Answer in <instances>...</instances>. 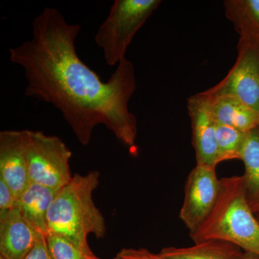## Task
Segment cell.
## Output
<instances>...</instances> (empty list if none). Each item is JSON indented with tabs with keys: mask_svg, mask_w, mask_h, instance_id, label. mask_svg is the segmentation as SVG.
Listing matches in <instances>:
<instances>
[{
	"mask_svg": "<svg viewBox=\"0 0 259 259\" xmlns=\"http://www.w3.org/2000/svg\"><path fill=\"white\" fill-rule=\"evenodd\" d=\"M81 28L45 8L32 21L31 38L10 49V62L24 70L25 96L59 110L80 144H90L94 128L103 125L136 153L137 120L128 108L136 90L134 65L124 59L103 82L76 54Z\"/></svg>",
	"mask_w": 259,
	"mask_h": 259,
	"instance_id": "1",
	"label": "cell"
},
{
	"mask_svg": "<svg viewBox=\"0 0 259 259\" xmlns=\"http://www.w3.org/2000/svg\"><path fill=\"white\" fill-rule=\"evenodd\" d=\"M209 97H234L259 112V47L239 40L236 63L224 79L204 91Z\"/></svg>",
	"mask_w": 259,
	"mask_h": 259,
	"instance_id": "6",
	"label": "cell"
},
{
	"mask_svg": "<svg viewBox=\"0 0 259 259\" xmlns=\"http://www.w3.org/2000/svg\"><path fill=\"white\" fill-rule=\"evenodd\" d=\"M255 216H256L257 218H258V220L259 221V211L258 212L255 213Z\"/></svg>",
	"mask_w": 259,
	"mask_h": 259,
	"instance_id": "23",
	"label": "cell"
},
{
	"mask_svg": "<svg viewBox=\"0 0 259 259\" xmlns=\"http://www.w3.org/2000/svg\"><path fill=\"white\" fill-rule=\"evenodd\" d=\"M221 186L216 166L197 164L189 174L180 218L190 231V234L201 226L212 211L217 202Z\"/></svg>",
	"mask_w": 259,
	"mask_h": 259,
	"instance_id": "7",
	"label": "cell"
},
{
	"mask_svg": "<svg viewBox=\"0 0 259 259\" xmlns=\"http://www.w3.org/2000/svg\"><path fill=\"white\" fill-rule=\"evenodd\" d=\"M17 208L0 212V255L25 259L41 236Z\"/></svg>",
	"mask_w": 259,
	"mask_h": 259,
	"instance_id": "10",
	"label": "cell"
},
{
	"mask_svg": "<svg viewBox=\"0 0 259 259\" xmlns=\"http://www.w3.org/2000/svg\"><path fill=\"white\" fill-rule=\"evenodd\" d=\"M86 258L87 259H102L98 258V257H97V255L94 254V253H93V254L91 255H86Z\"/></svg>",
	"mask_w": 259,
	"mask_h": 259,
	"instance_id": "22",
	"label": "cell"
},
{
	"mask_svg": "<svg viewBox=\"0 0 259 259\" xmlns=\"http://www.w3.org/2000/svg\"><path fill=\"white\" fill-rule=\"evenodd\" d=\"M209 97L212 99V112L216 123L229 126L243 133L258 127L259 112L240 100L228 96Z\"/></svg>",
	"mask_w": 259,
	"mask_h": 259,
	"instance_id": "12",
	"label": "cell"
},
{
	"mask_svg": "<svg viewBox=\"0 0 259 259\" xmlns=\"http://www.w3.org/2000/svg\"><path fill=\"white\" fill-rule=\"evenodd\" d=\"M59 191L30 182L17 199L16 208L40 234L47 236L48 214L53 201Z\"/></svg>",
	"mask_w": 259,
	"mask_h": 259,
	"instance_id": "11",
	"label": "cell"
},
{
	"mask_svg": "<svg viewBox=\"0 0 259 259\" xmlns=\"http://www.w3.org/2000/svg\"><path fill=\"white\" fill-rule=\"evenodd\" d=\"M100 176L97 170L85 175H74L57 192L48 214V235L68 238L88 255L93 253L88 244L89 235L97 238L106 235L105 218L93 198Z\"/></svg>",
	"mask_w": 259,
	"mask_h": 259,
	"instance_id": "2",
	"label": "cell"
},
{
	"mask_svg": "<svg viewBox=\"0 0 259 259\" xmlns=\"http://www.w3.org/2000/svg\"><path fill=\"white\" fill-rule=\"evenodd\" d=\"M28 144V130L0 133V178L9 186L17 199L30 184Z\"/></svg>",
	"mask_w": 259,
	"mask_h": 259,
	"instance_id": "9",
	"label": "cell"
},
{
	"mask_svg": "<svg viewBox=\"0 0 259 259\" xmlns=\"http://www.w3.org/2000/svg\"><path fill=\"white\" fill-rule=\"evenodd\" d=\"M161 3L160 0L114 2L95 38L109 66H115L125 59L126 51L135 35Z\"/></svg>",
	"mask_w": 259,
	"mask_h": 259,
	"instance_id": "4",
	"label": "cell"
},
{
	"mask_svg": "<svg viewBox=\"0 0 259 259\" xmlns=\"http://www.w3.org/2000/svg\"><path fill=\"white\" fill-rule=\"evenodd\" d=\"M71 156L60 138L28 130L27 158L32 183L60 190L73 177L69 166Z\"/></svg>",
	"mask_w": 259,
	"mask_h": 259,
	"instance_id": "5",
	"label": "cell"
},
{
	"mask_svg": "<svg viewBox=\"0 0 259 259\" xmlns=\"http://www.w3.org/2000/svg\"><path fill=\"white\" fill-rule=\"evenodd\" d=\"M0 259H5V258H3V257L2 256V255H0Z\"/></svg>",
	"mask_w": 259,
	"mask_h": 259,
	"instance_id": "24",
	"label": "cell"
},
{
	"mask_svg": "<svg viewBox=\"0 0 259 259\" xmlns=\"http://www.w3.org/2000/svg\"><path fill=\"white\" fill-rule=\"evenodd\" d=\"M25 259H53L48 248L47 236L41 235Z\"/></svg>",
	"mask_w": 259,
	"mask_h": 259,
	"instance_id": "20",
	"label": "cell"
},
{
	"mask_svg": "<svg viewBox=\"0 0 259 259\" xmlns=\"http://www.w3.org/2000/svg\"><path fill=\"white\" fill-rule=\"evenodd\" d=\"M223 5L239 40L259 47V0H226Z\"/></svg>",
	"mask_w": 259,
	"mask_h": 259,
	"instance_id": "13",
	"label": "cell"
},
{
	"mask_svg": "<svg viewBox=\"0 0 259 259\" xmlns=\"http://www.w3.org/2000/svg\"><path fill=\"white\" fill-rule=\"evenodd\" d=\"M240 259H259V255L251 252H243Z\"/></svg>",
	"mask_w": 259,
	"mask_h": 259,
	"instance_id": "21",
	"label": "cell"
},
{
	"mask_svg": "<svg viewBox=\"0 0 259 259\" xmlns=\"http://www.w3.org/2000/svg\"><path fill=\"white\" fill-rule=\"evenodd\" d=\"M245 136L246 133L242 132L229 126L217 124L216 139L218 164L228 160H240Z\"/></svg>",
	"mask_w": 259,
	"mask_h": 259,
	"instance_id": "16",
	"label": "cell"
},
{
	"mask_svg": "<svg viewBox=\"0 0 259 259\" xmlns=\"http://www.w3.org/2000/svg\"><path fill=\"white\" fill-rule=\"evenodd\" d=\"M17 199L13 191L3 179L0 178V212L16 208Z\"/></svg>",
	"mask_w": 259,
	"mask_h": 259,
	"instance_id": "19",
	"label": "cell"
},
{
	"mask_svg": "<svg viewBox=\"0 0 259 259\" xmlns=\"http://www.w3.org/2000/svg\"><path fill=\"white\" fill-rule=\"evenodd\" d=\"M221 182L217 202L191 238L194 243L226 241L259 255V221L245 195L243 176L224 177Z\"/></svg>",
	"mask_w": 259,
	"mask_h": 259,
	"instance_id": "3",
	"label": "cell"
},
{
	"mask_svg": "<svg viewBox=\"0 0 259 259\" xmlns=\"http://www.w3.org/2000/svg\"><path fill=\"white\" fill-rule=\"evenodd\" d=\"M189 247H166L160 253L169 259H240L243 250L228 242L210 240Z\"/></svg>",
	"mask_w": 259,
	"mask_h": 259,
	"instance_id": "14",
	"label": "cell"
},
{
	"mask_svg": "<svg viewBox=\"0 0 259 259\" xmlns=\"http://www.w3.org/2000/svg\"><path fill=\"white\" fill-rule=\"evenodd\" d=\"M47 242L53 259H87L88 255L64 236L49 234L47 236Z\"/></svg>",
	"mask_w": 259,
	"mask_h": 259,
	"instance_id": "17",
	"label": "cell"
},
{
	"mask_svg": "<svg viewBox=\"0 0 259 259\" xmlns=\"http://www.w3.org/2000/svg\"><path fill=\"white\" fill-rule=\"evenodd\" d=\"M114 259H169L161 253H154L146 248H122Z\"/></svg>",
	"mask_w": 259,
	"mask_h": 259,
	"instance_id": "18",
	"label": "cell"
},
{
	"mask_svg": "<svg viewBox=\"0 0 259 259\" xmlns=\"http://www.w3.org/2000/svg\"><path fill=\"white\" fill-rule=\"evenodd\" d=\"M240 160L244 164L245 195L255 214L259 211V126L246 133Z\"/></svg>",
	"mask_w": 259,
	"mask_h": 259,
	"instance_id": "15",
	"label": "cell"
},
{
	"mask_svg": "<svg viewBox=\"0 0 259 259\" xmlns=\"http://www.w3.org/2000/svg\"><path fill=\"white\" fill-rule=\"evenodd\" d=\"M187 110L197 164L217 167V124L212 115V99L204 92L192 95L187 100Z\"/></svg>",
	"mask_w": 259,
	"mask_h": 259,
	"instance_id": "8",
	"label": "cell"
}]
</instances>
